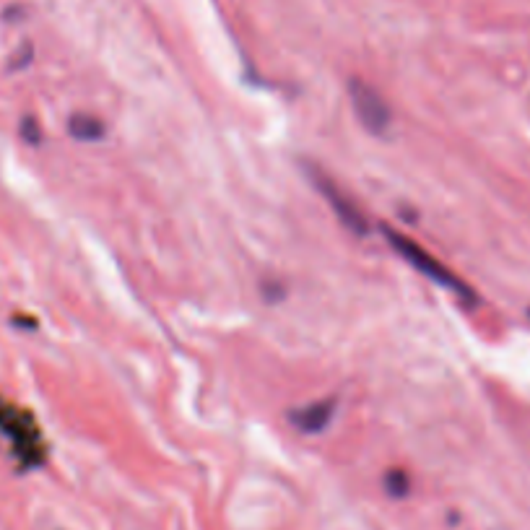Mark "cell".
<instances>
[{
	"instance_id": "obj_2",
	"label": "cell",
	"mask_w": 530,
	"mask_h": 530,
	"mask_svg": "<svg viewBox=\"0 0 530 530\" xmlns=\"http://www.w3.org/2000/svg\"><path fill=\"white\" fill-rule=\"evenodd\" d=\"M349 99L356 117L362 120V125L369 133H377V136H380V133H385V130L390 128V107L375 86H369L362 78H351Z\"/></svg>"
},
{
	"instance_id": "obj_3",
	"label": "cell",
	"mask_w": 530,
	"mask_h": 530,
	"mask_svg": "<svg viewBox=\"0 0 530 530\" xmlns=\"http://www.w3.org/2000/svg\"><path fill=\"white\" fill-rule=\"evenodd\" d=\"M307 172H310L312 182H315V188L320 190V195H323L325 201L330 203V208L336 211L338 221H341L343 227L349 229V232H354V234L367 232V219H364V214L359 211V208H356V203L351 201L349 195L343 193L336 182L330 180L328 175H323L320 169L307 167Z\"/></svg>"
},
{
	"instance_id": "obj_1",
	"label": "cell",
	"mask_w": 530,
	"mask_h": 530,
	"mask_svg": "<svg viewBox=\"0 0 530 530\" xmlns=\"http://www.w3.org/2000/svg\"><path fill=\"white\" fill-rule=\"evenodd\" d=\"M382 234H385V240L390 242V247H393L395 253L401 255L408 265H414L421 276L432 278L434 284H440V286H445V289L455 291V294H460L463 299H473V291L468 289L466 281L455 276L453 271H447L445 265L434 258V255H429L427 250L419 245V242H414L411 237H406V234H401V232H393V229H382Z\"/></svg>"
},
{
	"instance_id": "obj_6",
	"label": "cell",
	"mask_w": 530,
	"mask_h": 530,
	"mask_svg": "<svg viewBox=\"0 0 530 530\" xmlns=\"http://www.w3.org/2000/svg\"><path fill=\"white\" fill-rule=\"evenodd\" d=\"M385 484H388V492L393 494V497H406L408 494V479L401 471L388 473V481H385Z\"/></svg>"
},
{
	"instance_id": "obj_4",
	"label": "cell",
	"mask_w": 530,
	"mask_h": 530,
	"mask_svg": "<svg viewBox=\"0 0 530 530\" xmlns=\"http://www.w3.org/2000/svg\"><path fill=\"white\" fill-rule=\"evenodd\" d=\"M333 414H336V401H317L310 403V406L297 408V411L291 414V421H294V427L302 429V432L317 434L328 427Z\"/></svg>"
},
{
	"instance_id": "obj_5",
	"label": "cell",
	"mask_w": 530,
	"mask_h": 530,
	"mask_svg": "<svg viewBox=\"0 0 530 530\" xmlns=\"http://www.w3.org/2000/svg\"><path fill=\"white\" fill-rule=\"evenodd\" d=\"M68 130H71L73 138L86 143L102 141L104 138V123L94 115H73L71 123H68Z\"/></svg>"
}]
</instances>
